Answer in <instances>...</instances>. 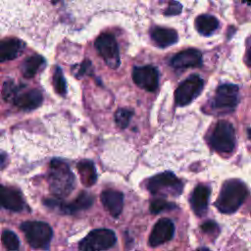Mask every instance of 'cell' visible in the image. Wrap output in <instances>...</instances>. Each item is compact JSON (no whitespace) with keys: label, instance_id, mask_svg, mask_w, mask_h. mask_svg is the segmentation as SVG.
<instances>
[{"label":"cell","instance_id":"3957f363","mask_svg":"<svg viewBox=\"0 0 251 251\" xmlns=\"http://www.w3.org/2000/svg\"><path fill=\"white\" fill-rule=\"evenodd\" d=\"M27 243L35 249H46L51 242L53 231L51 226L43 222L28 221L21 225Z\"/></svg>","mask_w":251,"mask_h":251},{"label":"cell","instance_id":"ffe728a7","mask_svg":"<svg viewBox=\"0 0 251 251\" xmlns=\"http://www.w3.org/2000/svg\"><path fill=\"white\" fill-rule=\"evenodd\" d=\"M219 27V21L211 15H199L195 19V28L202 35H210Z\"/></svg>","mask_w":251,"mask_h":251},{"label":"cell","instance_id":"9c48e42d","mask_svg":"<svg viewBox=\"0 0 251 251\" xmlns=\"http://www.w3.org/2000/svg\"><path fill=\"white\" fill-rule=\"evenodd\" d=\"M204 81L197 75H192L183 80L175 91V100L176 105L185 106L196 98L203 89Z\"/></svg>","mask_w":251,"mask_h":251},{"label":"cell","instance_id":"8fae6325","mask_svg":"<svg viewBox=\"0 0 251 251\" xmlns=\"http://www.w3.org/2000/svg\"><path fill=\"white\" fill-rule=\"evenodd\" d=\"M132 78L137 86L147 91H154L158 87L159 74L153 66L134 67L132 70Z\"/></svg>","mask_w":251,"mask_h":251},{"label":"cell","instance_id":"e0dca14e","mask_svg":"<svg viewBox=\"0 0 251 251\" xmlns=\"http://www.w3.org/2000/svg\"><path fill=\"white\" fill-rule=\"evenodd\" d=\"M25 49V43L17 38H9L0 41V62L17 58Z\"/></svg>","mask_w":251,"mask_h":251},{"label":"cell","instance_id":"8992f818","mask_svg":"<svg viewBox=\"0 0 251 251\" xmlns=\"http://www.w3.org/2000/svg\"><path fill=\"white\" fill-rule=\"evenodd\" d=\"M116 243V234L113 230L99 228L90 231L80 242V251H102L111 248Z\"/></svg>","mask_w":251,"mask_h":251},{"label":"cell","instance_id":"1f68e13d","mask_svg":"<svg viewBox=\"0 0 251 251\" xmlns=\"http://www.w3.org/2000/svg\"><path fill=\"white\" fill-rule=\"evenodd\" d=\"M4 158H5V155H0V164L3 165L4 163Z\"/></svg>","mask_w":251,"mask_h":251},{"label":"cell","instance_id":"836d02e7","mask_svg":"<svg viewBox=\"0 0 251 251\" xmlns=\"http://www.w3.org/2000/svg\"><path fill=\"white\" fill-rule=\"evenodd\" d=\"M197 251H210V250L207 249V248H205V247H203V248H200V249L197 250Z\"/></svg>","mask_w":251,"mask_h":251},{"label":"cell","instance_id":"d4e9b609","mask_svg":"<svg viewBox=\"0 0 251 251\" xmlns=\"http://www.w3.org/2000/svg\"><path fill=\"white\" fill-rule=\"evenodd\" d=\"M2 96L5 101L14 103L16 97L18 96V87L15 85L13 80H7L4 82L2 88Z\"/></svg>","mask_w":251,"mask_h":251},{"label":"cell","instance_id":"4fadbf2b","mask_svg":"<svg viewBox=\"0 0 251 251\" xmlns=\"http://www.w3.org/2000/svg\"><path fill=\"white\" fill-rule=\"evenodd\" d=\"M202 63V54L194 48H189L178 52L170 62V65L175 69H184L190 67H198Z\"/></svg>","mask_w":251,"mask_h":251},{"label":"cell","instance_id":"9a60e30c","mask_svg":"<svg viewBox=\"0 0 251 251\" xmlns=\"http://www.w3.org/2000/svg\"><path fill=\"white\" fill-rule=\"evenodd\" d=\"M101 202L105 209L113 217L117 218L123 211L124 195L120 191L114 189H106L101 193Z\"/></svg>","mask_w":251,"mask_h":251},{"label":"cell","instance_id":"44dd1931","mask_svg":"<svg viewBox=\"0 0 251 251\" xmlns=\"http://www.w3.org/2000/svg\"><path fill=\"white\" fill-rule=\"evenodd\" d=\"M78 174L81 178V182L86 185L90 186L96 182L97 179V173L95 167L91 161L83 160L77 163L76 165Z\"/></svg>","mask_w":251,"mask_h":251},{"label":"cell","instance_id":"f546056e","mask_svg":"<svg viewBox=\"0 0 251 251\" xmlns=\"http://www.w3.org/2000/svg\"><path fill=\"white\" fill-rule=\"evenodd\" d=\"M90 67H91V62L88 61V60H85L82 64H81V67L78 71V74L76 75V76H81V75H84L86 73H88V71L90 70Z\"/></svg>","mask_w":251,"mask_h":251},{"label":"cell","instance_id":"484cf974","mask_svg":"<svg viewBox=\"0 0 251 251\" xmlns=\"http://www.w3.org/2000/svg\"><path fill=\"white\" fill-rule=\"evenodd\" d=\"M132 117V111L128 109H119L115 114V122L120 128H125L128 126Z\"/></svg>","mask_w":251,"mask_h":251},{"label":"cell","instance_id":"ba28073f","mask_svg":"<svg viewBox=\"0 0 251 251\" xmlns=\"http://www.w3.org/2000/svg\"><path fill=\"white\" fill-rule=\"evenodd\" d=\"M94 45L108 67L111 69H117L120 66V51L117 41L112 34H100L96 38Z\"/></svg>","mask_w":251,"mask_h":251},{"label":"cell","instance_id":"f1b7e54d","mask_svg":"<svg viewBox=\"0 0 251 251\" xmlns=\"http://www.w3.org/2000/svg\"><path fill=\"white\" fill-rule=\"evenodd\" d=\"M201 228L203 231L205 232H208V233H212L214 231H216L218 229V226L216 225L215 222H212V221H207L205 222L202 226H201Z\"/></svg>","mask_w":251,"mask_h":251},{"label":"cell","instance_id":"6da1fadb","mask_svg":"<svg viewBox=\"0 0 251 251\" xmlns=\"http://www.w3.org/2000/svg\"><path fill=\"white\" fill-rule=\"evenodd\" d=\"M47 180L51 192L57 198L68 196L75 187V176L70 167L60 160L51 161Z\"/></svg>","mask_w":251,"mask_h":251},{"label":"cell","instance_id":"2e32d148","mask_svg":"<svg viewBox=\"0 0 251 251\" xmlns=\"http://www.w3.org/2000/svg\"><path fill=\"white\" fill-rule=\"evenodd\" d=\"M209 196H210V189L208 186L199 184L194 188L189 201H190V205L193 212L197 216L200 217L206 213Z\"/></svg>","mask_w":251,"mask_h":251},{"label":"cell","instance_id":"52a82bcc","mask_svg":"<svg viewBox=\"0 0 251 251\" xmlns=\"http://www.w3.org/2000/svg\"><path fill=\"white\" fill-rule=\"evenodd\" d=\"M238 101V86L225 83L220 85L212 99L211 107L218 113H228L235 109Z\"/></svg>","mask_w":251,"mask_h":251},{"label":"cell","instance_id":"d6a6232c","mask_svg":"<svg viewBox=\"0 0 251 251\" xmlns=\"http://www.w3.org/2000/svg\"><path fill=\"white\" fill-rule=\"evenodd\" d=\"M244 3H246V4H248V5H250L251 6V0H242Z\"/></svg>","mask_w":251,"mask_h":251},{"label":"cell","instance_id":"d6986e66","mask_svg":"<svg viewBox=\"0 0 251 251\" xmlns=\"http://www.w3.org/2000/svg\"><path fill=\"white\" fill-rule=\"evenodd\" d=\"M151 38L159 47L165 48L177 41V33L175 29L156 26L151 30Z\"/></svg>","mask_w":251,"mask_h":251},{"label":"cell","instance_id":"277c9868","mask_svg":"<svg viewBox=\"0 0 251 251\" xmlns=\"http://www.w3.org/2000/svg\"><path fill=\"white\" fill-rule=\"evenodd\" d=\"M146 188L152 194L177 196L182 191V183L175 174L164 172L149 178L146 182Z\"/></svg>","mask_w":251,"mask_h":251},{"label":"cell","instance_id":"7a4b0ae2","mask_svg":"<svg viewBox=\"0 0 251 251\" xmlns=\"http://www.w3.org/2000/svg\"><path fill=\"white\" fill-rule=\"evenodd\" d=\"M248 195V190L245 184L237 179L226 181L220 191L216 201V207L221 213H234L244 202Z\"/></svg>","mask_w":251,"mask_h":251},{"label":"cell","instance_id":"7c38bea8","mask_svg":"<svg viewBox=\"0 0 251 251\" xmlns=\"http://www.w3.org/2000/svg\"><path fill=\"white\" fill-rule=\"evenodd\" d=\"M175 226L174 223L167 218L159 220L149 236V244L152 247L159 246L169 240H171L174 236Z\"/></svg>","mask_w":251,"mask_h":251},{"label":"cell","instance_id":"4dcf8cb0","mask_svg":"<svg viewBox=\"0 0 251 251\" xmlns=\"http://www.w3.org/2000/svg\"><path fill=\"white\" fill-rule=\"evenodd\" d=\"M246 62L249 66H251V44L249 45L247 52H246Z\"/></svg>","mask_w":251,"mask_h":251},{"label":"cell","instance_id":"30bf717a","mask_svg":"<svg viewBox=\"0 0 251 251\" xmlns=\"http://www.w3.org/2000/svg\"><path fill=\"white\" fill-rule=\"evenodd\" d=\"M44 203L52 208L58 207L59 210L64 214L72 215L90 208L93 204V196L83 191L71 203H62L58 199H46Z\"/></svg>","mask_w":251,"mask_h":251},{"label":"cell","instance_id":"4316f807","mask_svg":"<svg viewBox=\"0 0 251 251\" xmlns=\"http://www.w3.org/2000/svg\"><path fill=\"white\" fill-rule=\"evenodd\" d=\"M175 205L164 200V199H155L150 204V211L153 214H158L166 210L174 209Z\"/></svg>","mask_w":251,"mask_h":251},{"label":"cell","instance_id":"cb8c5ba5","mask_svg":"<svg viewBox=\"0 0 251 251\" xmlns=\"http://www.w3.org/2000/svg\"><path fill=\"white\" fill-rule=\"evenodd\" d=\"M53 85L56 90V92L62 96H64L67 92V84L64 77V75L62 73V70L59 67L55 68L54 74H53Z\"/></svg>","mask_w":251,"mask_h":251},{"label":"cell","instance_id":"5b68a950","mask_svg":"<svg viewBox=\"0 0 251 251\" xmlns=\"http://www.w3.org/2000/svg\"><path fill=\"white\" fill-rule=\"evenodd\" d=\"M212 148L221 153H229L235 145V132L233 126L226 121H220L210 137Z\"/></svg>","mask_w":251,"mask_h":251},{"label":"cell","instance_id":"ac0fdd59","mask_svg":"<svg viewBox=\"0 0 251 251\" xmlns=\"http://www.w3.org/2000/svg\"><path fill=\"white\" fill-rule=\"evenodd\" d=\"M42 94L37 89H31L25 93L18 95L14 104L23 110H33L42 103Z\"/></svg>","mask_w":251,"mask_h":251},{"label":"cell","instance_id":"7402d4cb","mask_svg":"<svg viewBox=\"0 0 251 251\" xmlns=\"http://www.w3.org/2000/svg\"><path fill=\"white\" fill-rule=\"evenodd\" d=\"M43 64L44 58L40 55H32L28 57L22 65V72L24 76L26 78H31L35 75Z\"/></svg>","mask_w":251,"mask_h":251},{"label":"cell","instance_id":"603a6c76","mask_svg":"<svg viewBox=\"0 0 251 251\" xmlns=\"http://www.w3.org/2000/svg\"><path fill=\"white\" fill-rule=\"evenodd\" d=\"M2 243L8 251H17L20 247V241L14 231L6 229L1 235Z\"/></svg>","mask_w":251,"mask_h":251},{"label":"cell","instance_id":"5bb4252c","mask_svg":"<svg viewBox=\"0 0 251 251\" xmlns=\"http://www.w3.org/2000/svg\"><path fill=\"white\" fill-rule=\"evenodd\" d=\"M24 200L21 193L11 187L0 185V206L14 211L19 212L24 209Z\"/></svg>","mask_w":251,"mask_h":251},{"label":"cell","instance_id":"83f0119b","mask_svg":"<svg viewBox=\"0 0 251 251\" xmlns=\"http://www.w3.org/2000/svg\"><path fill=\"white\" fill-rule=\"evenodd\" d=\"M181 12V5L176 0H169V4L167 10L165 11L166 16H175L178 15Z\"/></svg>","mask_w":251,"mask_h":251}]
</instances>
